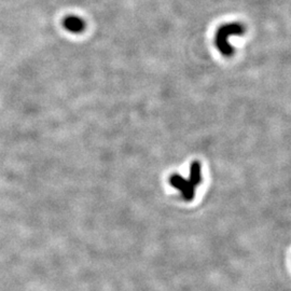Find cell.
<instances>
[{"label":"cell","mask_w":291,"mask_h":291,"mask_svg":"<svg viewBox=\"0 0 291 291\" xmlns=\"http://www.w3.org/2000/svg\"><path fill=\"white\" fill-rule=\"evenodd\" d=\"M244 34V27L239 23H231L221 26L216 35V45L224 56H231L234 50L229 43L231 36H241Z\"/></svg>","instance_id":"cell-2"},{"label":"cell","mask_w":291,"mask_h":291,"mask_svg":"<svg viewBox=\"0 0 291 291\" xmlns=\"http://www.w3.org/2000/svg\"><path fill=\"white\" fill-rule=\"evenodd\" d=\"M63 25L68 32L72 34H79L81 32H83L85 28L84 21L82 19H80L79 16L75 15L67 16L66 19L63 21Z\"/></svg>","instance_id":"cell-3"},{"label":"cell","mask_w":291,"mask_h":291,"mask_svg":"<svg viewBox=\"0 0 291 291\" xmlns=\"http://www.w3.org/2000/svg\"><path fill=\"white\" fill-rule=\"evenodd\" d=\"M202 183L201 164L197 161L193 162L190 168V177L185 179L180 175H172L169 179V184L181 192V196L186 201H192L195 196L196 187Z\"/></svg>","instance_id":"cell-1"}]
</instances>
